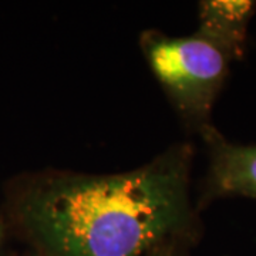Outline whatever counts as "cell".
Segmentation results:
<instances>
[{"mask_svg":"<svg viewBox=\"0 0 256 256\" xmlns=\"http://www.w3.org/2000/svg\"><path fill=\"white\" fill-rule=\"evenodd\" d=\"M141 48L182 118L200 131L210 126V111L228 74V56L196 33L170 37L150 30L141 36Z\"/></svg>","mask_w":256,"mask_h":256,"instance_id":"2","label":"cell"},{"mask_svg":"<svg viewBox=\"0 0 256 256\" xmlns=\"http://www.w3.org/2000/svg\"><path fill=\"white\" fill-rule=\"evenodd\" d=\"M201 132L210 150L205 200L220 196L256 198V144H234L212 126Z\"/></svg>","mask_w":256,"mask_h":256,"instance_id":"3","label":"cell"},{"mask_svg":"<svg viewBox=\"0 0 256 256\" xmlns=\"http://www.w3.org/2000/svg\"><path fill=\"white\" fill-rule=\"evenodd\" d=\"M6 218L3 214H0V255H2V246L4 242V235H6Z\"/></svg>","mask_w":256,"mask_h":256,"instance_id":"5","label":"cell"},{"mask_svg":"<svg viewBox=\"0 0 256 256\" xmlns=\"http://www.w3.org/2000/svg\"><path fill=\"white\" fill-rule=\"evenodd\" d=\"M256 10L250 0H205L200 3L196 34L220 47L230 60L240 58L246 46L248 26Z\"/></svg>","mask_w":256,"mask_h":256,"instance_id":"4","label":"cell"},{"mask_svg":"<svg viewBox=\"0 0 256 256\" xmlns=\"http://www.w3.org/2000/svg\"><path fill=\"white\" fill-rule=\"evenodd\" d=\"M191 151L120 174L48 172L18 182L10 218L46 256H144L192 222Z\"/></svg>","mask_w":256,"mask_h":256,"instance_id":"1","label":"cell"}]
</instances>
